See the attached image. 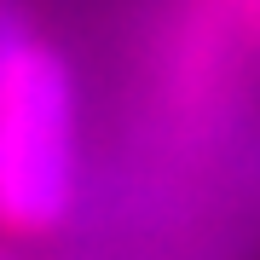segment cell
<instances>
[{"instance_id":"cell-1","label":"cell","mask_w":260,"mask_h":260,"mask_svg":"<svg viewBox=\"0 0 260 260\" xmlns=\"http://www.w3.org/2000/svg\"><path fill=\"white\" fill-rule=\"evenodd\" d=\"M75 208L70 64L18 0H0V232L47 237Z\"/></svg>"},{"instance_id":"cell-2","label":"cell","mask_w":260,"mask_h":260,"mask_svg":"<svg viewBox=\"0 0 260 260\" xmlns=\"http://www.w3.org/2000/svg\"><path fill=\"white\" fill-rule=\"evenodd\" d=\"M249 12H254V18H260V0H249Z\"/></svg>"},{"instance_id":"cell-3","label":"cell","mask_w":260,"mask_h":260,"mask_svg":"<svg viewBox=\"0 0 260 260\" xmlns=\"http://www.w3.org/2000/svg\"><path fill=\"white\" fill-rule=\"evenodd\" d=\"M0 260H12V254H0Z\"/></svg>"}]
</instances>
